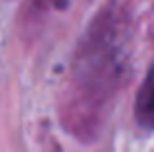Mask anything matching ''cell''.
<instances>
[{
    "mask_svg": "<svg viewBox=\"0 0 154 152\" xmlns=\"http://www.w3.org/2000/svg\"><path fill=\"white\" fill-rule=\"evenodd\" d=\"M134 119L147 132H154V60L143 78L134 101Z\"/></svg>",
    "mask_w": 154,
    "mask_h": 152,
    "instance_id": "cell-1",
    "label": "cell"
}]
</instances>
